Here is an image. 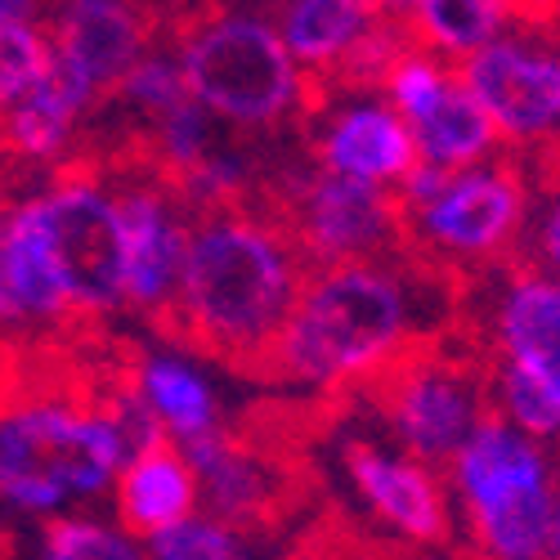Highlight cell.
<instances>
[{
  "mask_svg": "<svg viewBox=\"0 0 560 560\" xmlns=\"http://www.w3.org/2000/svg\"><path fill=\"white\" fill-rule=\"evenodd\" d=\"M305 273L283 229L252 198L194 211L179 288L149 328L166 346L256 382Z\"/></svg>",
  "mask_w": 560,
  "mask_h": 560,
  "instance_id": "cell-1",
  "label": "cell"
},
{
  "mask_svg": "<svg viewBox=\"0 0 560 560\" xmlns=\"http://www.w3.org/2000/svg\"><path fill=\"white\" fill-rule=\"evenodd\" d=\"M408 283L417 278L395 260L310 269L256 382L346 395L408 337H417Z\"/></svg>",
  "mask_w": 560,
  "mask_h": 560,
  "instance_id": "cell-2",
  "label": "cell"
},
{
  "mask_svg": "<svg viewBox=\"0 0 560 560\" xmlns=\"http://www.w3.org/2000/svg\"><path fill=\"white\" fill-rule=\"evenodd\" d=\"M166 55L215 121L256 139L301 135V72L269 19L238 14L229 0H179Z\"/></svg>",
  "mask_w": 560,
  "mask_h": 560,
  "instance_id": "cell-3",
  "label": "cell"
},
{
  "mask_svg": "<svg viewBox=\"0 0 560 560\" xmlns=\"http://www.w3.org/2000/svg\"><path fill=\"white\" fill-rule=\"evenodd\" d=\"M252 202L283 229L305 269L354 265V260H399L404 229L395 189H377L310 158H273L260 175Z\"/></svg>",
  "mask_w": 560,
  "mask_h": 560,
  "instance_id": "cell-4",
  "label": "cell"
},
{
  "mask_svg": "<svg viewBox=\"0 0 560 560\" xmlns=\"http://www.w3.org/2000/svg\"><path fill=\"white\" fill-rule=\"evenodd\" d=\"M126 457L117 427L68 404H27L0 417V498L27 511L108 489Z\"/></svg>",
  "mask_w": 560,
  "mask_h": 560,
  "instance_id": "cell-5",
  "label": "cell"
},
{
  "mask_svg": "<svg viewBox=\"0 0 560 560\" xmlns=\"http://www.w3.org/2000/svg\"><path fill=\"white\" fill-rule=\"evenodd\" d=\"M36 220L45 260H50L68 305L90 318H108L113 310H121L126 252L117 202L108 198L100 171L68 153L45 179V194H36Z\"/></svg>",
  "mask_w": 560,
  "mask_h": 560,
  "instance_id": "cell-6",
  "label": "cell"
},
{
  "mask_svg": "<svg viewBox=\"0 0 560 560\" xmlns=\"http://www.w3.org/2000/svg\"><path fill=\"white\" fill-rule=\"evenodd\" d=\"M489 40L457 68V81L485 108L502 149L534 153L560 135V36Z\"/></svg>",
  "mask_w": 560,
  "mask_h": 560,
  "instance_id": "cell-7",
  "label": "cell"
},
{
  "mask_svg": "<svg viewBox=\"0 0 560 560\" xmlns=\"http://www.w3.org/2000/svg\"><path fill=\"white\" fill-rule=\"evenodd\" d=\"M175 5L179 0H63L59 5L45 32L55 59L85 85L95 113L117 95L139 59L166 50Z\"/></svg>",
  "mask_w": 560,
  "mask_h": 560,
  "instance_id": "cell-8",
  "label": "cell"
},
{
  "mask_svg": "<svg viewBox=\"0 0 560 560\" xmlns=\"http://www.w3.org/2000/svg\"><path fill=\"white\" fill-rule=\"evenodd\" d=\"M341 466L363 506L386 529H395L399 542L440 556L453 551V506L440 471L408 453H386L377 440L363 435L341 440Z\"/></svg>",
  "mask_w": 560,
  "mask_h": 560,
  "instance_id": "cell-9",
  "label": "cell"
},
{
  "mask_svg": "<svg viewBox=\"0 0 560 560\" xmlns=\"http://www.w3.org/2000/svg\"><path fill=\"white\" fill-rule=\"evenodd\" d=\"M117 224H121V252H126V296L121 305L153 323L184 273V252H189V211L166 198L158 184H117Z\"/></svg>",
  "mask_w": 560,
  "mask_h": 560,
  "instance_id": "cell-10",
  "label": "cell"
},
{
  "mask_svg": "<svg viewBox=\"0 0 560 560\" xmlns=\"http://www.w3.org/2000/svg\"><path fill=\"white\" fill-rule=\"evenodd\" d=\"M301 149L310 153L314 166L377 184V189H395L417 166L412 135L399 121V113L386 104H359L318 117L301 135Z\"/></svg>",
  "mask_w": 560,
  "mask_h": 560,
  "instance_id": "cell-11",
  "label": "cell"
},
{
  "mask_svg": "<svg viewBox=\"0 0 560 560\" xmlns=\"http://www.w3.org/2000/svg\"><path fill=\"white\" fill-rule=\"evenodd\" d=\"M493 288H498L493 310L480 305V292L471 301L485 314V328H489L498 354L534 372L560 399V288H551L547 278H538L521 260H511L493 278Z\"/></svg>",
  "mask_w": 560,
  "mask_h": 560,
  "instance_id": "cell-12",
  "label": "cell"
},
{
  "mask_svg": "<svg viewBox=\"0 0 560 560\" xmlns=\"http://www.w3.org/2000/svg\"><path fill=\"white\" fill-rule=\"evenodd\" d=\"M198 511V476L189 453L179 448L166 427L130 453L117 480V521L126 538H158L175 525H184Z\"/></svg>",
  "mask_w": 560,
  "mask_h": 560,
  "instance_id": "cell-13",
  "label": "cell"
},
{
  "mask_svg": "<svg viewBox=\"0 0 560 560\" xmlns=\"http://www.w3.org/2000/svg\"><path fill=\"white\" fill-rule=\"evenodd\" d=\"M448 471H453V485L462 493L466 516H480V511L516 498L521 489L542 485L547 480V462L529 440H521L506 422H485L471 440L457 448Z\"/></svg>",
  "mask_w": 560,
  "mask_h": 560,
  "instance_id": "cell-14",
  "label": "cell"
},
{
  "mask_svg": "<svg viewBox=\"0 0 560 560\" xmlns=\"http://www.w3.org/2000/svg\"><path fill=\"white\" fill-rule=\"evenodd\" d=\"M408 135H412L417 166H431L444 175L471 171L498 149V135H493L485 108L471 100V90L457 81V72H448L444 95L435 100V108L422 121L408 126Z\"/></svg>",
  "mask_w": 560,
  "mask_h": 560,
  "instance_id": "cell-15",
  "label": "cell"
},
{
  "mask_svg": "<svg viewBox=\"0 0 560 560\" xmlns=\"http://www.w3.org/2000/svg\"><path fill=\"white\" fill-rule=\"evenodd\" d=\"M502 0H412V14L404 23L412 55H427L440 68L457 72L466 59L506 27Z\"/></svg>",
  "mask_w": 560,
  "mask_h": 560,
  "instance_id": "cell-16",
  "label": "cell"
},
{
  "mask_svg": "<svg viewBox=\"0 0 560 560\" xmlns=\"http://www.w3.org/2000/svg\"><path fill=\"white\" fill-rule=\"evenodd\" d=\"M372 23L377 19L368 14L363 0H283V32L278 36H283L292 63L318 77L337 68Z\"/></svg>",
  "mask_w": 560,
  "mask_h": 560,
  "instance_id": "cell-17",
  "label": "cell"
},
{
  "mask_svg": "<svg viewBox=\"0 0 560 560\" xmlns=\"http://www.w3.org/2000/svg\"><path fill=\"white\" fill-rule=\"evenodd\" d=\"M466 551L480 560H547L551 556V480L521 489L480 516H466Z\"/></svg>",
  "mask_w": 560,
  "mask_h": 560,
  "instance_id": "cell-18",
  "label": "cell"
},
{
  "mask_svg": "<svg viewBox=\"0 0 560 560\" xmlns=\"http://www.w3.org/2000/svg\"><path fill=\"white\" fill-rule=\"evenodd\" d=\"M144 399H149L153 417L166 427V435H175L179 444H194L220 427V408H215L211 386L175 359L144 363Z\"/></svg>",
  "mask_w": 560,
  "mask_h": 560,
  "instance_id": "cell-19",
  "label": "cell"
},
{
  "mask_svg": "<svg viewBox=\"0 0 560 560\" xmlns=\"http://www.w3.org/2000/svg\"><path fill=\"white\" fill-rule=\"evenodd\" d=\"M40 560H144V551L100 521L50 516L40 525Z\"/></svg>",
  "mask_w": 560,
  "mask_h": 560,
  "instance_id": "cell-20",
  "label": "cell"
},
{
  "mask_svg": "<svg viewBox=\"0 0 560 560\" xmlns=\"http://www.w3.org/2000/svg\"><path fill=\"white\" fill-rule=\"evenodd\" d=\"M498 404H502V417H511L534 440H560V399L534 372H525L521 363H511L502 354H498Z\"/></svg>",
  "mask_w": 560,
  "mask_h": 560,
  "instance_id": "cell-21",
  "label": "cell"
},
{
  "mask_svg": "<svg viewBox=\"0 0 560 560\" xmlns=\"http://www.w3.org/2000/svg\"><path fill=\"white\" fill-rule=\"evenodd\" d=\"M50 63H55V45L45 27H32V23L0 27V104H10Z\"/></svg>",
  "mask_w": 560,
  "mask_h": 560,
  "instance_id": "cell-22",
  "label": "cell"
},
{
  "mask_svg": "<svg viewBox=\"0 0 560 560\" xmlns=\"http://www.w3.org/2000/svg\"><path fill=\"white\" fill-rule=\"evenodd\" d=\"M153 560H247L238 538L211 521H184L153 538Z\"/></svg>",
  "mask_w": 560,
  "mask_h": 560,
  "instance_id": "cell-23",
  "label": "cell"
},
{
  "mask_svg": "<svg viewBox=\"0 0 560 560\" xmlns=\"http://www.w3.org/2000/svg\"><path fill=\"white\" fill-rule=\"evenodd\" d=\"M525 269H534L538 278H547L551 288H560V194H551V202L542 207L538 224L525 229V243L516 256Z\"/></svg>",
  "mask_w": 560,
  "mask_h": 560,
  "instance_id": "cell-24",
  "label": "cell"
},
{
  "mask_svg": "<svg viewBox=\"0 0 560 560\" xmlns=\"http://www.w3.org/2000/svg\"><path fill=\"white\" fill-rule=\"evenodd\" d=\"M506 19L525 32H547L560 36V0H502Z\"/></svg>",
  "mask_w": 560,
  "mask_h": 560,
  "instance_id": "cell-25",
  "label": "cell"
},
{
  "mask_svg": "<svg viewBox=\"0 0 560 560\" xmlns=\"http://www.w3.org/2000/svg\"><path fill=\"white\" fill-rule=\"evenodd\" d=\"M529 162V179H534V194H560V135L551 144L525 153Z\"/></svg>",
  "mask_w": 560,
  "mask_h": 560,
  "instance_id": "cell-26",
  "label": "cell"
},
{
  "mask_svg": "<svg viewBox=\"0 0 560 560\" xmlns=\"http://www.w3.org/2000/svg\"><path fill=\"white\" fill-rule=\"evenodd\" d=\"M63 0H0V27L32 23V27H50Z\"/></svg>",
  "mask_w": 560,
  "mask_h": 560,
  "instance_id": "cell-27",
  "label": "cell"
},
{
  "mask_svg": "<svg viewBox=\"0 0 560 560\" xmlns=\"http://www.w3.org/2000/svg\"><path fill=\"white\" fill-rule=\"evenodd\" d=\"M363 5L377 23H395V27H404L412 14V0H363Z\"/></svg>",
  "mask_w": 560,
  "mask_h": 560,
  "instance_id": "cell-28",
  "label": "cell"
},
{
  "mask_svg": "<svg viewBox=\"0 0 560 560\" xmlns=\"http://www.w3.org/2000/svg\"><path fill=\"white\" fill-rule=\"evenodd\" d=\"M547 480H551V556L560 560V462Z\"/></svg>",
  "mask_w": 560,
  "mask_h": 560,
  "instance_id": "cell-29",
  "label": "cell"
},
{
  "mask_svg": "<svg viewBox=\"0 0 560 560\" xmlns=\"http://www.w3.org/2000/svg\"><path fill=\"white\" fill-rule=\"evenodd\" d=\"M0 207H5V198H0Z\"/></svg>",
  "mask_w": 560,
  "mask_h": 560,
  "instance_id": "cell-30",
  "label": "cell"
}]
</instances>
